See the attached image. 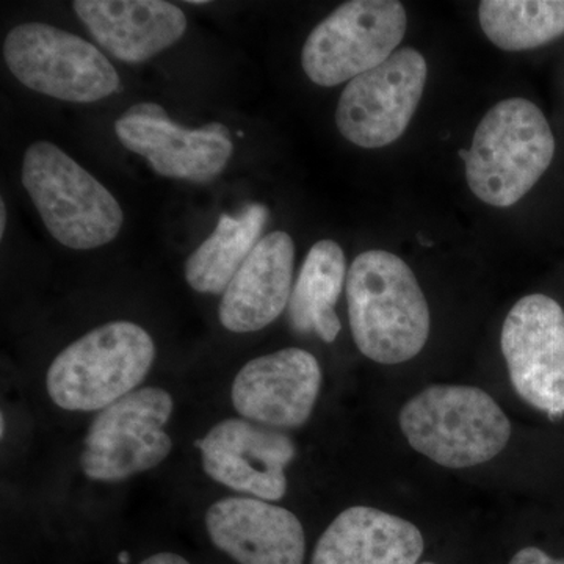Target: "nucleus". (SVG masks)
Segmentation results:
<instances>
[{"mask_svg":"<svg viewBox=\"0 0 564 564\" xmlns=\"http://www.w3.org/2000/svg\"><path fill=\"white\" fill-rule=\"evenodd\" d=\"M204 473L232 491L274 502L288 492L285 467L295 444L281 430L247 419H226L199 441Z\"/></svg>","mask_w":564,"mask_h":564,"instance_id":"nucleus-12","label":"nucleus"},{"mask_svg":"<svg viewBox=\"0 0 564 564\" xmlns=\"http://www.w3.org/2000/svg\"><path fill=\"white\" fill-rule=\"evenodd\" d=\"M419 564H436V563L425 562V563H419Z\"/></svg>","mask_w":564,"mask_h":564,"instance_id":"nucleus-27","label":"nucleus"},{"mask_svg":"<svg viewBox=\"0 0 564 564\" xmlns=\"http://www.w3.org/2000/svg\"><path fill=\"white\" fill-rule=\"evenodd\" d=\"M347 273L339 243L321 240L311 248L293 284L288 306L293 332L315 333L326 344L337 339L343 323L334 307L344 291Z\"/></svg>","mask_w":564,"mask_h":564,"instance_id":"nucleus-18","label":"nucleus"},{"mask_svg":"<svg viewBox=\"0 0 564 564\" xmlns=\"http://www.w3.org/2000/svg\"><path fill=\"white\" fill-rule=\"evenodd\" d=\"M423 547L413 522L377 508L351 507L323 532L311 564H419Z\"/></svg>","mask_w":564,"mask_h":564,"instance_id":"nucleus-17","label":"nucleus"},{"mask_svg":"<svg viewBox=\"0 0 564 564\" xmlns=\"http://www.w3.org/2000/svg\"><path fill=\"white\" fill-rule=\"evenodd\" d=\"M0 434H6V419H3V415H2V432H0Z\"/></svg>","mask_w":564,"mask_h":564,"instance_id":"nucleus-26","label":"nucleus"},{"mask_svg":"<svg viewBox=\"0 0 564 564\" xmlns=\"http://www.w3.org/2000/svg\"><path fill=\"white\" fill-rule=\"evenodd\" d=\"M295 245L288 232L262 237L223 293L218 318L228 332H261L291 302Z\"/></svg>","mask_w":564,"mask_h":564,"instance_id":"nucleus-15","label":"nucleus"},{"mask_svg":"<svg viewBox=\"0 0 564 564\" xmlns=\"http://www.w3.org/2000/svg\"><path fill=\"white\" fill-rule=\"evenodd\" d=\"M3 57L24 87L65 102H98L121 84L95 44L44 22L14 28L3 43Z\"/></svg>","mask_w":564,"mask_h":564,"instance_id":"nucleus-6","label":"nucleus"},{"mask_svg":"<svg viewBox=\"0 0 564 564\" xmlns=\"http://www.w3.org/2000/svg\"><path fill=\"white\" fill-rule=\"evenodd\" d=\"M212 543L239 564H303L306 538L292 511L254 497H228L206 514Z\"/></svg>","mask_w":564,"mask_h":564,"instance_id":"nucleus-14","label":"nucleus"},{"mask_svg":"<svg viewBox=\"0 0 564 564\" xmlns=\"http://www.w3.org/2000/svg\"><path fill=\"white\" fill-rule=\"evenodd\" d=\"M322 388L321 364L303 348H284L245 364L232 384V404L247 421L274 430L304 425Z\"/></svg>","mask_w":564,"mask_h":564,"instance_id":"nucleus-13","label":"nucleus"},{"mask_svg":"<svg viewBox=\"0 0 564 564\" xmlns=\"http://www.w3.org/2000/svg\"><path fill=\"white\" fill-rule=\"evenodd\" d=\"M514 391L551 417L564 414V311L551 296L519 300L500 337Z\"/></svg>","mask_w":564,"mask_h":564,"instance_id":"nucleus-10","label":"nucleus"},{"mask_svg":"<svg viewBox=\"0 0 564 564\" xmlns=\"http://www.w3.org/2000/svg\"><path fill=\"white\" fill-rule=\"evenodd\" d=\"M120 562L122 564H128V554H121Z\"/></svg>","mask_w":564,"mask_h":564,"instance_id":"nucleus-25","label":"nucleus"},{"mask_svg":"<svg viewBox=\"0 0 564 564\" xmlns=\"http://www.w3.org/2000/svg\"><path fill=\"white\" fill-rule=\"evenodd\" d=\"M345 285L352 339L366 358L392 366L423 350L432 315L402 258L384 250L362 252L348 269Z\"/></svg>","mask_w":564,"mask_h":564,"instance_id":"nucleus-1","label":"nucleus"},{"mask_svg":"<svg viewBox=\"0 0 564 564\" xmlns=\"http://www.w3.org/2000/svg\"><path fill=\"white\" fill-rule=\"evenodd\" d=\"M140 564H191L187 560L182 558L181 555L170 554V552H162V554H155L150 558L143 560Z\"/></svg>","mask_w":564,"mask_h":564,"instance_id":"nucleus-22","label":"nucleus"},{"mask_svg":"<svg viewBox=\"0 0 564 564\" xmlns=\"http://www.w3.org/2000/svg\"><path fill=\"white\" fill-rule=\"evenodd\" d=\"M192 6H204V3H207V0H191Z\"/></svg>","mask_w":564,"mask_h":564,"instance_id":"nucleus-24","label":"nucleus"},{"mask_svg":"<svg viewBox=\"0 0 564 564\" xmlns=\"http://www.w3.org/2000/svg\"><path fill=\"white\" fill-rule=\"evenodd\" d=\"M508 564H564V558H552L538 547H525L519 551Z\"/></svg>","mask_w":564,"mask_h":564,"instance_id":"nucleus-21","label":"nucleus"},{"mask_svg":"<svg viewBox=\"0 0 564 564\" xmlns=\"http://www.w3.org/2000/svg\"><path fill=\"white\" fill-rule=\"evenodd\" d=\"M73 9L93 39L126 63L150 61L187 31L184 11L163 0H76Z\"/></svg>","mask_w":564,"mask_h":564,"instance_id":"nucleus-16","label":"nucleus"},{"mask_svg":"<svg viewBox=\"0 0 564 564\" xmlns=\"http://www.w3.org/2000/svg\"><path fill=\"white\" fill-rule=\"evenodd\" d=\"M429 66L414 47H400L377 68L348 82L336 109L344 139L366 150L389 147L406 132L425 90Z\"/></svg>","mask_w":564,"mask_h":564,"instance_id":"nucleus-9","label":"nucleus"},{"mask_svg":"<svg viewBox=\"0 0 564 564\" xmlns=\"http://www.w3.org/2000/svg\"><path fill=\"white\" fill-rule=\"evenodd\" d=\"M399 423L415 452L448 469L491 462L511 437L502 408L474 386H430L404 404Z\"/></svg>","mask_w":564,"mask_h":564,"instance_id":"nucleus-3","label":"nucleus"},{"mask_svg":"<svg viewBox=\"0 0 564 564\" xmlns=\"http://www.w3.org/2000/svg\"><path fill=\"white\" fill-rule=\"evenodd\" d=\"M555 155V137L529 99L500 101L485 115L467 150L470 192L492 207H511L532 191Z\"/></svg>","mask_w":564,"mask_h":564,"instance_id":"nucleus-2","label":"nucleus"},{"mask_svg":"<svg viewBox=\"0 0 564 564\" xmlns=\"http://www.w3.org/2000/svg\"><path fill=\"white\" fill-rule=\"evenodd\" d=\"M155 359L150 333L132 322H111L68 345L52 361V402L76 413L102 411L135 391Z\"/></svg>","mask_w":564,"mask_h":564,"instance_id":"nucleus-4","label":"nucleus"},{"mask_svg":"<svg viewBox=\"0 0 564 564\" xmlns=\"http://www.w3.org/2000/svg\"><path fill=\"white\" fill-rule=\"evenodd\" d=\"M6 226H7V206L6 203L2 202L0 204V236L3 237V234H6Z\"/></svg>","mask_w":564,"mask_h":564,"instance_id":"nucleus-23","label":"nucleus"},{"mask_svg":"<svg viewBox=\"0 0 564 564\" xmlns=\"http://www.w3.org/2000/svg\"><path fill=\"white\" fill-rule=\"evenodd\" d=\"M263 204H248L239 215L223 214L217 228L185 262V280L193 291L223 295L248 256L261 242L269 221Z\"/></svg>","mask_w":564,"mask_h":564,"instance_id":"nucleus-19","label":"nucleus"},{"mask_svg":"<svg viewBox=\"0 0 564 564\" xmlns=\"http://www.w3.org/2000/svg\"><path fill=\"white\" fill-rule=\"evenodd\" d=\"M478 18L494 46L507 52L534 50L564 35V0H485Z\"/></svg>","mask_w":564,"mask_h":564,"instance_id":"nucleus-20","label":"nucleus"},{"mask_svg":"<svg viewBox=\"0 0 564 564\" xmlns=\"http://www.w3.org/2000/svg\"><path fill=\"white\" fill-rule=\"evenodd\" d=\"M173 408L169 392L143 388L99 411L84 440L82 473L90 480L121 481L158 467L173 451L163 430Z\"/></svg>","mask_w":564,"mask_h":564,"instance_id":"nucleus-8","label":"nucleus"},{"mask_svg":"<svg viewBox=\"0 0 564 564\" xmlns=\"http://www.w3.org/2000/svg\"><path fill=\"white\" fill-rule=\"evenodd\" d=\"M406 29L402 2H345L307 36L302 52L304 74L318 87L348 84L388 61L402 43Z\"/></svg>","mask_w":564,"mask_h":564,"instance_id":"nucleus-7","label":"nucleus"},{"mask_svg":"<svg viewBox=\"0 0 564 564\" xmlns=\"http://www.w3.org/2000/svg\"><path fill=\"white\" fill-rule=\"evenodd\" d=\"M21 180L52 237L70 250H95L120 234V203L57 144H31Z\"/></svg>","mask_w":564,"mask_h":564,"instance_id":"nucleus-5","label":"nucleus"},{"mask_svg":"<svg viewBox=\"0 0 564 564\" xmlns=\"http://www.w3.org/2000/svg\"><path fill=\"white\" fill-rule=\"evenodd\" d=\"M115 132L122 147L147 159L155 173L172 180H214L234 152L231 131L221 122L182 128L155 102L129 107L115 121Z\"/></svg>","mask_w":564,"mask_h":564,"instance_id":"nucleus-11","label":"nucleus"}]
</instances>
